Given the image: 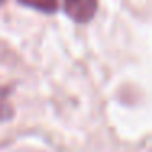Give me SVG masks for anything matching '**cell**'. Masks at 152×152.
Wrapping results in <instances>:
<instances>
[{
    "mask_svg": "<svg viewBox=\"0 0 152 152\" xmlns=\"http://www.w3.org/2000/svg\"><path fill=\"white\" fill-rule=\"evenodd\" d=\"M98 0H64L66 15L75 23H88L96 13Z\"/></svg>",
    "mask_w": 152,
    "mask_h": 152,
    "instance_id": "obj_1",
    "label": "cell"
},
{
    "mask_svg": "<svg viewBox=\"0 0 152 152\" xmlns=\"http://www.w3.org/2000/svg\"><path fill=\"white\" fill-rule=\"evenodd\" d=\"M13 115V110L5 100V90H0V119H7Z\"/></svg>",
    "mask_w": 152,
    "mask_h": 152,
    "instance_id": "obj_3",
    "label": "cell"
},
{
    "mask_svg": "<svg viewBox=\"0 0 152 152\" xmlns=\"http://www.w3.org/2000/svg\"><path fill=\"white\" fill-rule=\"evenodd\" d=\"M21 5L33 8V10L43 12V13H56L59 8L57 0H18Z\"/></svg>",
    "mask_w": 152,
    "mask_h": 152,
    "instance_id": "obj_2",
    "label": "cell"
},
{
    "mask_svg": "<svg viewBox=\"0 0 152 152\" xmlns=\"http://www.w3.org/2000/svg\"><path fill=\"white\" fill-rule=\"evenodd\" d=\"M2 4H4V0H0V5H2Z\"/></svg>",
    "mask_w": 152,
    "mask_h": 152,
    "instance_id": "obj_4",
    "label": "cell"
}]
</instances>
